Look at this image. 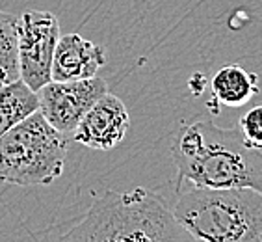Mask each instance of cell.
<instances>
[{"instance_id":"1","label":"cell","mask_w":262,"mask_h":242,"mask_svg":"<svg viewBox=\"0 0 262 242\" xmlns=\"http://www.w3.org/2000/svg\"><path fill=\"white\" fill-rule=\"evenodd\" d=\"M171 155L179 175L193 187L262 194V147L246 142L238 127L223 129L210 119L184 125L173 138Z\"/></svg>"},{"instance_id":"2","label":"cell","mask_w":262,"mask_h":242,"mask_svg":"<svg viewBox=\"0 0 262 242\" xmlns=\"http://www.w3.org/2000/svg\"><path fill=\"white\" fill-rule=\"evenodd\" d=\"M56 242H197L160 197L134 188L104 192Z\"/></svg>"},{"instance_id":"3","label":"cell","mask_w":262,"mask_h":242,"mask_svg":"<svg viewBox=\"0 0 262 242\" xmlns=\"http://www.w3.org/2000/svg\"><path fill=\"white\" fill-rule=\"evenodd\" d=\"M173 216L197 242H260L262 194L251 188L193 187Z\"/></svg>"},{"instance_id":"4","label":"cell","mask_w":262,"mask_h":242,"mask_svg":"<svg viewBox=\"0 0 262 242\" xmlns=\"http://www.w3.org/2000/svg\"><path fill=\"white\" fill-rule=\"evenodd\" d=\"M69 138L39 110L0 136V181L15 187H45L63 173Z\"/></svg>"},{"instance_id":"5","label":"cell","mask_w":262,"mask_h":242,"mask_svg":"<svg viewBox=\"0 0 262 242\" xmlns=\"http://www.w3.org/2000/svg\"><path fill=\"white\" fill-rule=\"evenodd\" d=\"M60 35V21L51 11L32 10L19 17V73L20 80L34 91L52 80V58Z\"/></svg>"},{"instance_id":"6","label":"cell","mask_w":262,"mask_h":242,"mask_svg":"<svg viewBox=\"0 0 262 242\" xmlns=\"http://www.w3.org/2000/svg\"><path fill=\"white\" fill-rule=\"evenodd\" d=\"M104 93H108V86L101 76L69 82L51 80L37 91L39 112L56 131L71 136L84 114Z\"/></svg>"},{"instance_id":"7","label":"cell","mask_w":262,"mask_h":242,"mask_svg":"<svg viewBox=\"0 0 262 242\" xmlns=\"http://www.w3.org/2000/svg\"><path fill=\"white\" fill-rule=\"evenodd\" d=\"M128 127L130 116L123 101L112 93H104L84 114L71 138L97 151H110L121 144Z\"/></svg>"},{"instance_id":"8","label":"cell","mask_w":262,"mask_h":242,"mask_svg":"<svg viewBox=\"0 0 262 242\" xmlns=\"http://www.w3.org/2000/svg\"><path fill=\"white\" fill-rule=\"evenodd\" d=\"M106 64L104 49L80 34L60 35L52 58V80L69 82L97 76Z\"/></svg>"},{"instance_id":"9","label":"cell","mask_w":262,"mask_h":242,"mask_svg":"<svg viewBox=\"0 0 262 242\" xmlns=\"http://www.w3.org/2000/svg\"><path fill=\"white\" fill-rule=\"evenodd\" d=\"M210 88L214 101L231 106V108H240V106L247 105L260 91L258 76L255 73L246 71L238 64L223 66L212 76Z\"/></svg>"},{"instance_id":"10","label":"cell","mask_w":262,"mask_h":242,"mask_svg":"<svg viewBox=\"0 0 262 242\" xmlns=\"http://www.w3.org/2000/svg\"><path fill=\"white\" fill-rule=\"evenodd\" d=\"M37 110H39L37 91L26 86L20 78L0 86V136Z\"/></svg>"},{"instance_id":"11","label":"cell","mask_w":262,"mask_h":242,"mask_svg":"<svg viewBox=\"0 0 262 242\" xmlns=\"http://www.w3.org/2000/svg\"><path fill=\"white\" fill-rule=\"evenodd\" d=\"M17 23H19V17L0 10V86H6L20 78Z\"/></svg>"},{"instance_id":"12","label":"cell","mask_w":262,"mask_h":242,"mask_svg":"<svg viewBox=\"0 0 262 242\" xmlns=\"http://www.w3.org/2000/svg\"><path fill=\"white\" fill-rule=\"evenodd\" d=\"M238 129L246 142H249L251 146L262 147V105L249 108L238 121Z\"/></svg>"},{"instance_id":"13","label":"cell","mask_w":262,"mask_h":242,"mask_svg":"<svg viewBox=\"0 0 262 242\" xmlns=\"http://www.w3.org/2000/svg\"><path fill=\"white\" fill-rule=\"evenodd\" d=\"M260 242H262V240H260Z\"/></svg>"}]
</instances>
